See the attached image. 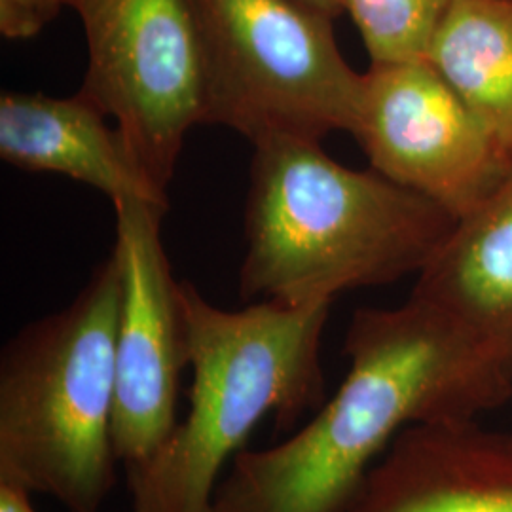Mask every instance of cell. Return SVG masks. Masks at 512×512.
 <instances>
[{"label":"cell","instance_id":"obj_16","mask_svg":"<svg viewBox=\"0 0 512 512\" xmlns=\"http://www.w3.org/2000/svg\"><path fill=\"white\" fill-rule=\"evenodd\" d=\"M306 4H310L313 8L329 14L330 18H338L340 14H344L342 10V2L340 0H304Z\"/></svg>","mask_w":512,"mask_h":512},{"label":"cell","instance_id":"obj_8","mask_svg":"<svg viewBox=\"0 0 512 512\" xmlns=\"http://www.w3.org/2000/svg\"><path fill=\"white\" fill-rule=\"evenodd\" d=\"M112 253L122 275L116 336L112 442L126 473L147 465L173 429L181 376L188 366L181 281L171 275L162 241L167 209L139 200L114 203Z\"/></svg>","mask_w":512,"mask_h":512},{"label":"cell","instance_id":"obj_1","mask_svg":"<svg viewBox=\"0 0 512 512\" xmlns=\"http://www.w3.org/2000/svg\"><path fill=\"white\" fill-rule=\"evenodd\" d=\"M344 351L336 393L291 437L241 450L215 512H334L404 429L478 420L511 399V370L414 294L397 308L355 311Z\"/></svg>","mask_w":512,"mask_h":512},{"label":"cell","instance_id":"obj_2","mask_svg":"<svg viewBox=\"0 0 512 512\" xmlns=\"http://www.w3.org/2000/svg\"><path fill=\"white\" fill-rule=\"evenodd\" d=\"M458 220L374 169L338 164L315 141L255 147L245 207L243 300L334 302L420 274Z\"/></svg>","mask_w":512,"mask_h":512},{"label":"cell","instance_id":"obj_13","mask_svg":"<svg viewBox=\"0 0 512 512\" xmlns=\"http://www.w3.org/2000/svg\"><path fill=\"white\" fill-rule=\"evenodd\" d=\"M370 63L421 59L452 0H340Z\"/></svg>","mask_w":512,"mask_h":512},{"label":"cell","instance_id":"obj_9","mask_svg":"<svg viewBox=\"0 0 512 512\" xmlns=\"http://www.w3.org/2000/svg\"><path fill=\"white\" fill-rule=\"evenodd\" d=\"M334 512H512V433L476 420L412 425Z\"/></svg>","mask_w":512,"mask_h":512},{"label":"cell","instance_id":"obj_5","mask_svg":"<svg viewBox=\"0 0 512 512\" xmlns=\"http://www.w3.org/2000/svg\"><path fill=\"white\" fill-rule=\"evenodd\" d=\"M203 73V124L253 147L351 133L361 74L329 14L304 0H192Z\"/></svg>","mask_w":512,"mask_h":512},{"label":"cell","instance_id":"obj_11","mask_svg":"<svg viewBox=\"0 0 512 512\" xmlns=\"http://www.w3.org/2000/svg\"><path fill=\"white\" fill-rule=\"evenodd\" d=\"M410 294L454 317L512 372V171L456 222Z\"/></svg>","mask_w":512,"mask_h":512},{"label":"cell","instance_id":"obj_7","mask_svg":"<svg viewBox=\"0 0 512 512\" xmlns=\"http://www.w3.org/2000/svg\"><path fill=\"white\" fill-rule=\"evenodd\" d=\"M351 135L370 169L459 220L512 171V162L431 63H370Z\"/></svg>","mask_w":512,"mask_h":512},{"label":"cell","instance_id":"obj_4","mask_svg":"<svg viewBox=\"0 0 512 512\" xmlns=\"http://www.w3.org/2000/svg\"><path fill=\"white\" fill-rule=\"evenodd\" d=\"M122 275L114 253L63 310L0 355V482L101 512L120 463L112 442Z\"/></svg>","mask_w":512,"mask_h":512},{"label":"cell","instance_id":"obj_15","mask_svg":"<svg viewBox=\"0 0 512 512\" xmlns=\"http://www.w3.org/2000/svg\"><path fill=\"white\" fill-rule=\"evenodd\" d=\"M31 492L12 482H0V512H37Z\"/></svg>","mask_w":512,"mask_h":512},{"label":"cell","instance_id":"obj_14","mask_svg":"<svg viewBox=\"0 0 512 512\" xmlns=\"http://www.w3.org/2000/svg\"><path fill=\"white\" fill-rule=\"evenodd\" d=\"M67 0H0V33L8 40H27L40 35Z\"/></svg>","mask_w":512,"mask_h":512},{"label":"cell","instance_id":"obj_6","mask_svg":"<svg viewBox=\"0 0 512 512\" xmlns=\"http://www.w3.org/2000/svg\"><path fill=\"white\" fill-rule=\"evenodd\" d=\"M88 69L80 92L167 194L188 131L203 124L202 50L192 0H67Z\"/></svg>","mask_w":512,"mask_h":512},{"label":"cell","instance_id":"obj_12","mask_svg":"<svg viewBox=\"0 0 512 512\" xmlns=\"http://www.w3.org/2000/svg\"><path fill=\"white\" fill-rule=\"evenodd\" d=\"M425 59L512 162V0H452Z\"/></svg>","mask_w":512,"mask_h":512},{"label":"cell","instance_id":"obj_10","mask_svg":"<svg viewBox=\"0 0 512 512\" xmlns=\"http://www.w3.org/2000/svg\"><path fill=\"white\" fill-rule=\"evenodd\" d=\"M107 118L82 93L2 92L0 158L23 171H48L88 184L112 203L139 200L167 209V194L148 179Z\"/></svg>","mask_w":512,"mask_h":512},{"label":"cell","instance_id":"obj_3","mask_svg":"<svg viewBox=\"0 0 512 512\" xmlns=\"http://www.w3.org/2000/svg\"><path fill=\"white\" fill-rule=\"evenodd\" d=\"M190 410L147 465L126 473L131 512H215L220 473L274 414L293 431L325 401L321 338L332 302L222 310L181 281Z\"/></svg>","mask_w":512,"mask_h":512}]
</instances>
